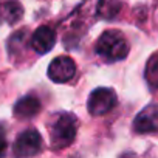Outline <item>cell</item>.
I'll use <instances>...</instances> for the list:
<instances>
[{"label":"cell","mask_w":158,"mask_h":158,"mask_svg":"<svg viewBox=\"0 0 158 158\" xmlns=\"http://www.w3.org/2000/svg\"><path fill=\"white\" fill-rule=\"evenodd\" d=\"M40 112V101L36 96H23L14 106V116L19 119H30Z\"/></svg>","instance_id":"obj_8"},{"label":"cell","mask_w":158,"mask_h":158,"mask_svg":"<svg viewBox=\"0 0 158 158\" xmlns=\"http://www.w3.org/2000/svg\"><path fill=\"white\" fill-rule=\"evenodd\" d=\"M54 44H56V33L53 28L47 25L39 27L31 37V47L40 54L48 53L54 47Z\"/></svg>","instance_id":"obj_7"},{"label":"cell","mask_w":158,"mask_h":158,"mask_svg":"<svg viewBox=\"0 0 158 158\" xmlns=\"http://www.w3.org/2000/svg\"><path fill=\"white\" fill-rule=\"evenodd\" d=\"M22 14L23 10L16 0H8V2L0 3V22H6L13 25L22 19Z\"/></svg>","instance_id":"obj_9"},{"label":"cell","mask_w":158,"mask_h":158,"mask_svg":"<svg viewBox=\"0 0 158 158\" xmlns=\"http://www.w3.org/2000/svg\"><path fill=\"white\" fill-rule=\"evenodd\" d=\"M121 10L119 0H99L98 2V14L102 19H113Z\"/></svg>","instance_id":"obj_10"},{"label":"cell","mask_w":158,"mask_h":158,"mask_svg":"<svg viewBox=\"0 0 158 158\" xmlns=\"http://www.w3.org/2000/svg\"><path fill=\"white\" fill-rule=\"evenodd\" d=\"M96 53L109 62H116L129 54V44L119 31H106L96 42Z\"/></svg>","instance_id":"obj_1"},{"label":"cell","mask_w":158,"mask_h":158,"mask_svg":"<svg viewBox=\"0 0 158 158\" xmlns=\"http://www.w3.org/2000/svg\"><path fill=\"white\" fill-rule=\"evenodd\" d=\"M42 136L37 130L28 129L20 133L14 143V155L17 158H31L40 152Z\"/></svg>","instance_id":"obj_3"},{"label":"cell","mask_w":158,"mask_h":158,"mask_svg":"<svg viewBox=\"0 0 158 158\" xmlns=\"http://www.w3.org/2000/svg\"><path fill=\"white\" fill-rule=\"evenodd\" d=\"M138 133H150L158 130V106H149L141 110L133 123Z\"/></svg>","instance_id":"obj_6"},{"label":"cell","mask_w":158,"mask_h":158,"mask_svg":"<svg viewBox=\"0 0 158 158\" xmlns=\"http://www.w3.org/2000/svg\"><path fill=\"white\" fill-rule=\"evenodd\" d=\"M89 112L95 116L106 115L116 106V95L112 89H96L89 98Z\"/></svg>","instance_id":"obj_4"},{"label":"cell","mask_w":158,"mask_h":158,"mask_svg":"<svg viewBox=\"0 0 158 158\" xmlns=\"http://www.w3.org/2000/svg\"><path fill=\"white\" fill-rule=\"evenodd\" d=\"M8 150V139H6V132L0 126V158H3Z\"/></svg>","instance_id":"obj_12"},{"label":"cell","mask_w":158,"mask_h":158,"mask_svg":"<svg viewBox=\"0 0 158 158\" xmlns=\"http://www.w3.org/2000/svg\"><path fill=\"white\" fill-rule=\"evenodd\" d=\"M77 130V121L76 116L71 113H62L59 115L54 123L51 124V143L54 147H67L73 143Z\"/></svg>","instance_id":"obj_2"},{"label":"cell","mask_w":158,"mask_h":158,"mask_svg":"<svg viewBox=\"0 0 158 158\" xmlns=\"http://www.w3.org/2000/svg\"><path fill=\"white\" fill-rule=\"evenodd\" d=\"M146 77L150 85L158 87V53L153 54L146 67Z\"/></svg>","instance_id":"obj_11"},{"label":"cell","mask_w":158,"mask_h":158,"mask_svg":"<svg viewBox=\"0 0 158 158\" xmlns=\"http://www.w3.org/2000/svg\"><path fill=\"white\" fill-rule=\"evenodd\" d=\"M76 73V64L68 56H59L51 60L48 67V76L54 82H67Z\"/></svg>","instance_id":"obj_5"}]
</instances>
